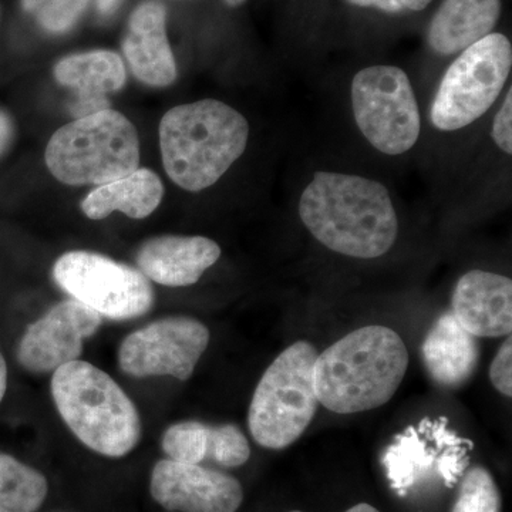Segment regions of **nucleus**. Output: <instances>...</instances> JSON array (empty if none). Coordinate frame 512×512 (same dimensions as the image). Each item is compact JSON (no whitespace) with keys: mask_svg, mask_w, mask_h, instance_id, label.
Instances as JSON below:
<instances>
[{"mask_svg":"<svg viewBox=\"0 0 512 512\" xmlns=\"http://www.w3.org/2000/svg\"><path fill=\"white\" fill-rule=\"evenodd\" d=\"M299 215L320 244L352 258L387 254L399 232L389 190L359 175L318 171L302 192Z\"/></svg>","mask_w":512,"mask_h":512,"instance_id":"nucleus-1","label":"nucleus"},{"mask_svg":"<svg viewBox=\"0 0 512 512\" xmlns=\"http://www.w3.org/2000/svg\"><path fill=\"white\" fill-rule=\"evenodd\" d=\"M407 367L409 352L396 330L365 326L316 357L313 389L330 412H367L393 399Z\"/></svg>","mask_w":512,"mask_h":512,"instance_id":"nucleus-2","label":"nucleus"},{"mask_svg":"<svg viewBox=\"0 0 512 512\" xmlns=\"http://www.w3.org/2000/svg\"><path fill=\"white\" fill-rule=\"evenodd\" d=\"M249 124L220 100L181 104L164 114L160 147L165 173L185 191L207 190L244 154Z\"/></svg>","mask_w":512,"mask_h":512,"instance_id":"nucleus-3","label":"nucleus"},{"mask_svg":"<svg viewBox=\"0 0 512 512\" xmlns=\"http://www.w3.org/2000/svg\"><path fill=\"white\" fill-rule=\"evenodd\" d=\"M52 396L66 426L94 453L126 457L140 443L143 430L136 404L92 363L74 360L55 370Z\"/></svg>","mask_w":512,"mask_h":512,"instance_id":"nucleus-4","label":"nucleus"},{"mask_svg":"<svg viewBox=\"0 0 512 512\" xmlns=\"http://www.w3.org/2000/svg\"><path fill=\"white\" fill-rule=\"evenodd\" d=\"M45 161L60 183L103 185L137 170L140 140L126 116L107 109L60 127L47 144Z\"/></svg>","mask_w":512,"mask_h":512,"instance_id":"nucleus-5","label":"nucleus"},{"mask_svg":"<svg viewBox=\"0 0 512 512\" xmlns=\"http://www.w3.org/2000/svg\"><path fill=\"white\" fill-rule=\"evenodd\" d=\"M318 350L306 340L286 348L256 386L248 427L259 446L284 450L301 439L318 412L313 365Z\"/></svg>","mask_w":512,"mask_h":512,"instance_id":"nucleus-6","label":"nucleus"},{"mask_svg":"<svg viewBox=\"0 0 512 512\" xmlns=\"http://www.w3.org/2000/svg\"><path fill=\"white\" fill-rule=\"evenodd\" d=\"M512 67L507 36L490 33L467 47L448 67L431 106V121L441 131L473 124L493 107Z\"/></svg>","mask_w":512,"mask_h":512,"instance_id":"nucleus-7","label":"nucleus"},{"mask_svg":"<svg viewBox=\"0 0 512 512\" xmlns=\"http://www.w3.org/2000/svg\"><path fill=\"white\" fill-rule=\"evenodd\" d=\"M357 127L376 150L400 156L416 146L421 123L412 83L396 66L360 70L352 82Z\"/></svg>","mask_w":512,"mask_h":512,"instance_id":"nucleus-8","label":"nucleus"},{"mask_svg":"<svg viewBox=\"0 0 512 512\" xmlns=\"http://www.w3.org/2000/svg\"><path fill=\"white\" fill-rule=\"evenodd\" d=\"M57 286L101 318L130 320L153 309L154 289L146 276L96 252L72 251L53 266Z\"/></svg>","mask_w":512,"mask_h":512,"instance_id":"nucleus-9","label":"nucleus"},{"mask_svg":"<svg viewBox=\"0 0 512 512\" xmlns=\"http://www.w3.org/2000/svg\"><path fill=\"white\" fill-rule=\"evenodd\" d=\"M473 447L470 440L448 429L446 417H427L394 437L382 463L393 490L404 497L414 485L433 476L446 487H454L467 466V451Z\"/></svg>","mask_w":512,"mask_h":512,"instance_id":"nucleus-10","label":"nucleus"},{"mask_svg":"<svg viewBox=\"0 0 512 512\" xmlns=\"http://www.w3.org/2000/svg\"><path fill=\"white\" fill-rule=\"evenodd\" d=\"M210 345V330L187 316L158 319L130 333L119 349V366L128 376L190 379Z\"/></svg>","mask_w":512,"mask_h":512,"instance_id":"nucleus-11","label":"nucleus"},{"mask_svg":"<svg viewBox=\"0 0 512 512\" xmlns=\"http://www.w3.org/2000/svg\"><path fill=\"white\" fill-rule=\"evenodd\" d=\"M101 323L99 313L83 303L74 299L56 303L23 333L16 352L19 365L35 375H45L79 360L84 340L96 335Z\"/></svg>","mask_w":512,"mask_h":512,"instance_id":"nucleus-12","label":"nucleus"},{"mask_svg":"<svg viewBox=\"0 0 512 512\" xmlns=\"http://www.w3.org/2000/svg\"><path fill=\"white\" fill-rule=\"evenodd\" d=\"M150 494L164 510L175 512H237L244 501L237 478L170 458L153 467Z\"/></svg>","mask_w":512,"mask_h":512,"instance_id":"nucleus-13","label":"nucleus"},{"mask_svg":"<svg viewBox=\"0 0 512 512\" xmlns=\"http://www.w3.org/2000/svg\"><path fill=\"white\" fill-rule=\"evenodd\" d=\"M451 313L476 338H501L512 332V281L494 272L470 271L458 279Z\"/></svg>","mask_w":512,"mask_h":512,"instance_id":"nucleus-14","label":"nucleus"},{"mask_svg":"<svg viewBox=\"0 0 512 512\" xmlns=\"http://www.w3.org/2000/svg\"><path fill=\"white\" fill-rule=\"evenodd\" d=\"M123 53L137 80L167 87L177 79V63L167 36V10L156 0L138 5L128 19Z\"/></svg>","mask_w":512,"mask_h":512,"instance_id":"nucleus-15","label":"nucleus"},{"mask_svg":"<svg viewBox=\"0 0 512 512\" xmlns=\"http://www.w3.org/2000/svg\"><path fill=\"white\" fill-rule=\"evenodd\" d=\"M220 256V245L210 238L163 235L144 242L136 259L138 271L147 279L181 288L197 284Z\"/></svg>","mask_w":512,"mask_h":512,"instance_id":"nucleus-16","label":"nucleus"},{"mask_svg":"<svg viewBox=\"0 0 512 512\" xmlns=\"http://www.w3.org/2000/svg\"><path fill=\"white\" fill-rule=\"evenodd\" d=\"M56 82L73 90L74 119L110 109L107 96L123 89L127 80L123 59L111 50H90L63 57L55 66Z\"/></svg>","mask_w":512,"mask_h":512,"instance_id":"nucleus-17","label":"nucleus"},{"mask_svg":"<svg viewBox=\"0 0 512 512\" xmlns=\"http://www.w3.org/2000/svg\"><path fill=\"white\" fill-rule=\"evenodd\" d=\"M421 356L434 382L448 389H456L476 373L480 343L476 336L457 322L450 311L434 322L421 346Z\"/></svg>","mask_w":512,"mask_h":512,"instance_id":"nucleus-18","label":"nucleus"},{"mask_svg":"<svg viewBox=\"0 0 512 512\" xmlns=\"http://www.w3.org/2000/svg\"><path fill=\"white\" fill-rule=\"evenodd\" d=\"M501 0H444L429 26V45L443 56L456 55L493 33Z\"/></svg>","mask_w":512,"mask_h":512,"instance_id":"nucleus-19","label":"nucleus"},{"mask_svg":"<svg viewBox=\"0 0 512 512\" xmlns=\"http://www.w3.org/2000/svg\"><path fill=\"white\" fill-rule=\"evenodd\" d=\"M164 197L160 177L148 168L99 185L82 201V211L90 220L99 221L114 211L123 212L133 220H143L157 210Z\"/></svg>","mask_w":512,"mask_h":512,"instance_id":"nucleus-20","label":"nucleus"},{"mask_svg":"<svg viewBox=\"0 0 512 512\" xmlns=\"http://www.w3.org/2000/svg\"><path fill=\"white\" fill-rule=\"evenodd\" d=\"M47 494L49 483L39 470L0 453V512H36Z\"/></svg>","mask_w":512,"mask_h":512,"instance_id":"nucleus-21","label":"nucleus"},{"mask_svg":"<svg viewBox=\"0 0 512 512\" xmlns=\"http://www.w3.org/2000/svg\"><path fill=\"white\" fill-rule=\"evenodd\" d=\"M161 448L177 463L201 464L210 450V426L192 420L173 424L164 431Z\"/></svg>","mask_w":512,"mask_h":512,"instance_id":"nucleus-22","label":"nucleus"},{"mask_svg":"<svg viewBox=\"0 0 512 512\" xmlns=\"http://www.w3.org/2000/svg\"><path fill=\"white\" fill-rule=\"evenodd\" d=\"M503 498L493 474L485 467L470 468L461 480L451 512H501Z\"/></svg>","mask_w":512,"mask_h":512,"instance_id":"nucleus-23","label":"nucleus"},{"mask_svg":"<svg viewBox=\"0 0 512 512\" xmlns=\"http://www.w3.org/2000/svg\"><path fill=\"white\" fill-rule=\"evenodd\" d=\"M92 0H22V8L49 35H64L82 19Z\"/></svg>","mask_w":512,"mask_h":512,"instance_id":"nucleus-24","label":"nucleus"},{"mask_svg":"<svg viewBox=\"0 0 512 512\" xmlns=\"http://www.w3.org/2000/svg\"><path fill=\"white\" fill-rule=\"evenodd\" d=\"M251 447L242 430L235 424L210 426L208 458L222 467L237 468L248 463Z\"/></svg>","mask_w":512,"mask_h":512,"instance_id":"nucleus-25","label":"nucleus"},{"mask_svg":"<svg viewBox=\"0 0 512 512\" xmlns=\"http://www.w3.org/2000/svg\"><path fill=\"white\" fill-rule=\"evenodd\" d=\"M512 339L508 336L498 349L490 367V379L495 389L504 396H512Z\"/></svg>","mask_w":512,"mask_h":512,"instance_id":"nucleus-26","label":"nucleus"},{"mask_svg":"<svg viewBox=\"0 0 512 512\" xmlns=\"http://www.w3.org/2000/svg\"><path fill=\"white\" fill-rule=\"evenodd\" d=\"M493 140L505 154H512V92L507 93L493 124Z\"/></svg>","mask_w":512,"mask_h":512,"instance_id":"nucleus-27","label":"nucleus"},{"mask_svg":"<svg viewBox=\"0 0 512 512\" xmlns=\"http://www.w3.org/2000/svg\"><path fill=\"white\" fill-rule=\"evenodd\" d=\"M15 138V123L8 111L0 109V157L12 146Z\"/></svg>","mask_w":512,"mask_h":512,"instance_id":"nucleus-28","label":"nucleus"},{"mask_svg":"<svg viewBox=\"0 0 512 512\" xmlns=\"http://www.w3.org/2000/svg\"><path fill=\"white\" fill-rule=\"evenodd\" d=\"M348 2L360 8H375L386 13H402L406 10L402 0H348Z\"/></svg>","mask_w":512,"mask_h":512,"instance_id":"nucleus-29","label":"nucleus"},{"mask_svg":"<svg viewBox=\"0 0 512 512\" xmlns=\"http://www.w3.org/2000/svg\"><path fill=\"white\" fill-rule=\"evenodd\" d=\"M121 2L123 0H96V6L100 15L109 16L114 10L119 8Z\"/></svg>","mask_w":512,"mask_h":512,"instance_id":"nucleus-30","label":"nucleus"},{"mask_svg":"<svg viewBox=\"0 0 512 512\" xmlns=\"http://www.w3.org/2000/svg\"><path fill=\"white\" fill-rule=\"evenodd\" d=\"M6 389H8V365L5 357L0 353V403L5 397Z\"/></svg>","mask_w":512,"mask_h":512,"instance_id":"nucleus-31","label":"nucleus"},{"mask_svg":"<svg viewBox=\"0 0 512 512\" xmlns=\"http://www.w3.org/2000/svg\"><path fill=\"white\" fill-rule=\"evenodd\" d=\"M404 9L413 10V12H420L430 5L431 0H402Z\"/></svg>","mask_w":512,"mask_h":512,"instance_id":"nucleus-32","label":"nucleus"},{"mask_svg":"<svg viewBox=\"0 0 512 512\" xmlns=\"http://www.w3.org/2000/svg\"><path fill=\"white\" fill-rule=\"evenodd\" d=\"M346 512H380L379 510H376L375 507H372L370 504L366 503H360L355 505V507L350 508V510Z\"/></svg>","mask_w":512,"mask_h":512,"instance_id":"nucleus-33","label":"nucleus"},{"mask_svg":"<svg viewBox=\"0 0 512 512\" xmlns=\"http://www.w3.org/2000/svg\"><path fill=\"white\" fill-rule=\"evenodd\" d=\"M225 2H227V5L231 6V8H237V6L242 5L245 0H225Z\"/></svg>","mask_w":512,"mask_h":512,"instance_id":"nucleus-34","label":"nucleus"},{"mask_svg":"<svg viewBox=\"0 0 512 512\" xmlns=\"http://www.w3.org/2000/svg\"><path fill=\"white\" fill-rule=\"evenodd\" d=\"M289 512H302V511H289Z\"/></svg>","mask_w":512,"mask_h":512,"instance_id":"nucleus-35","label":"nucleus"}]
</instances>
